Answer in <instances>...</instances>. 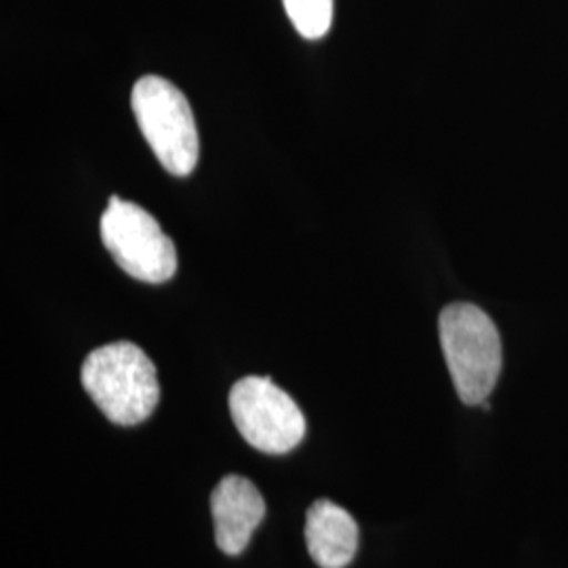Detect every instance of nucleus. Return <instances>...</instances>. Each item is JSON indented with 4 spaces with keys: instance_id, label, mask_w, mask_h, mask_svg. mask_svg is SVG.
Segmentation results:
<instances>
[{
    "instance_id": "nucleus-1",
    "label": "nucleus",
    "mask_w": 568,
    "mask_h": 568,
    "mask_svg": "<svg viewBox=\"0 0 568 568\" xmlns=\"http://www.w3.org/2000/svg\"><path fill=\"white\" fill-rule=\"evenodd\" d=\"M81 382L91 400L116 426L142 424L161 400L156 366L131 342L93 349L82 363Z\"/></svg>"
},
{
    "instance_id": "nucleus-2",
    "label": "nucleus",
    "mask_w": 568,
    "mask_h": 568,
    "mask_svg": "<svg viewBox=\"0 0 568 568\" xmlns=\"http://www.w3.org/2000/svg\"><path fill=\"white\" fill-rule=\"evenodd\" d=\"M440 344L462 403H487L501 375V337L487 312L474 304H450L443 310Z\"/></svg>"
},
{
    "instance_id": "nucleus-3",
    "label": "nucleus",
    "mask_w": 568,
    "mask_h": 568,
    "mask_svg": "<svg viewBox=\"0 0 568 568\" xmlns=\"http://www.w3.org/2000/svg\"><path fill=\"white\" fill-rule=\"evenodd\" d=\"M143 138L171 175L185 178L199 164V131L182 91L163 77H143L131 93Z\"/></svg>"
},
{
    "instance_id": "nucleus-4",
    "label": "nucleus",
    "mask_w": 568,
    "mask_h": 568,
    "mask_svg": "<svg viewBox=\"0 0 568 568\" xmlns=\"http://www.w3.org/2000/svg\"><path fill=\"white\" fill-rule=\"evenodd\" d=\"M100 234L108 253L131 278L161 284L175 276V244L140 204L112 196L103 211Z\"/></svg>"
},
{
    "instance_id": "nucleus-6",
    "label": "nucleus",
    "mask_w": 568,
    "mask_h": 568,
    "mask_svg": "<svg viewBox=\"0 0 568 568\" xmlns=\"http://www.w3.org/2000/svg\"><path fill=\"white\" fill-rule=\"evenodd\" d=\"M215 544L225 556L243 554L265 516V501L257 487L243 476L230 474L211 495Z\"/></svg>"
},
{
    "instance_id": "nucleus-7",
    "label": "nucleus",
    "mask_w": 568,
    "mask_h": 568,
    "mask_svg": "<svg viewBox=\"0 0 568 568\" xmlns=\"http://www.w3.org/2000/svg\"><path fill=\"white\" fill-rule=\"evenodd\" d=\"M358 525L349 511L328 499H318L307 509L305 544L321 568H345L358 551Z\"/></svg>"
},
{
    "instance_id": "nucleus-8",
    "label": "nucleus",
    "mask_w": 568,
    "mask_h": 568,
    "mask_svg": "<svg viewBox=\"0 0 568 568\" xmlns=\"http://www.w3.org/2000/svg\"><path fill=\"white\" fill-rule=\"evenodd\" d=\"M283 4L288 20L307 41H318L331 30L333 0H283Z\"/></svg>"
},
{
    "instance_id": "nucleus-5",
    "label": "nucleus",
    "mask_w": 568,
    "mask_h": 568,
    "mask_svg": "<svg viewBox=\"0 0 568 568\" xmlns=\"http://www.w3.org/2000/svg\"><path fill=\"white\" fill-rule=\"evenodd\" d=\"M230 413L244 440L267 455H284L305 436L297 403L270 377H244L230 392Z\"/></svg>"
}]
</instances>
